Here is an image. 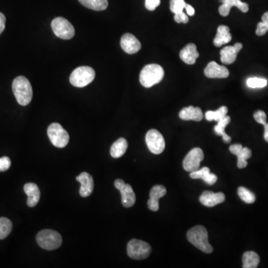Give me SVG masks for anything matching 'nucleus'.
<instances>
[{
  "label": "nucleus",
  "instance_id": "nucleus-1",
  "mask_svg": "<svg viewBox=\"0 0 268 268\" xmlns=\"http://www.w3.org/2000/svg\"><path fill=\"white\" fill-rule=\"evenodd\" d=\"M12 90L16 101L22 106L29 105L32 100L33 90L29 80L24 76H19L14 80Z\"/></svg>",
  "mask_w": 268,
  "mask_h": 268
},
{
  "label": "nucleus",
  "instance_id": "nucleus-2",
  "mask_svg": "<svg viewBox=\"0 0 268 268\" xmlns=\"http://www.w3.org/2000/svg\"><path fill=\"white\" fill-rule=\"evenodd\" d=\"M187 239L205 253H211L213 251V247L208 240L207 230L204 226L198 225L190 229L187 233Z\"/></svg>",
  "mask_w": 268,
  "mask_h": 268
},
{
  "label": "nucleus",
  "instance_id": "nucleus-3",
  "mask_svg": "<svg viewBox=\"0 0 268 268\" xmlns=\"http://www.w3.org/2000/svg\"><path fill=\"white\" fill-rule=\"evenodd\" d=\"M164 75L163 68L159 65L155 63L146 65L140 73V83L143 87L149 88L162 81Z\"/></svg>",
  "mask_w": 268,
  "mask_h": 268
},
{
  "label": "nucleus",
  "instance_id": "nucleus-4",
  "mask_svg": "<svg viewBox=\"0 0 268 268\" xmlns=\"http://www.w3.org/2000/svg\"><path fill=\"white\" fill-rule=\"evenodd\" d=\"M37 244L47 251L58 249L62 244V237L58 232L52 230H44L37 235Z\"/></svg>",
  "mask_w": 268,
  "mask_h": 268
},
{
  "label": "nucleus",
  "instance_id": "nucleus-5",
  "mask_svg": "<svg viewBox=\"0 0 268 268\" xmlns=\"http://www.w3.org/2000/svg\"><path fill=\"white\" fill-rule=\"evenodd\" d=\"M95 77V70L90 66H80L71 73L69 81L76 87H84L94 81Z\"/></svg>",
  "mask_w": 268,
  "mask_h": 268
},
{
  "label": "nucleus",
  "instance_id": "nucleus-6",
  "mask_svg": "<svg viewBox=\"0 0 268 268\" xmlns=\"http://www.w3.org/2000/svg\"><path fill=\"white\" fill-rule=\"evenodd\" d=\"M47 133L52 145L57 148H64L69 143V133L59 123L51 124Z\"/></svg>",
  "mask_w": 268,
  "mask_h": 268
},
{
  "label": "nucleus",
  "instance_id": "nucleus-7",
  "mask_svg": "<svg viewBox=\"0 0 268 268\" xmlns=\"http://www.w3.org/2000/svg\"><path fill=\"white\" fill-rule=\"evenodd\" d=\"M127 255L135 260H142L149 256L151 247L149 244L141 240L133 239L129 241L127 247Z\"/></svg>",
  "mask_w": 268,
  "mask_h": 268
},
{
  "label": "nucleus",
  "instance_id": "nucleus-8",
  "mask_svg": "<svg viewBox=\"0 0 268 268\" xmlns=\"http://www.w3.org/2000/svg\"><path fill=\"white\" fill-rule=\"evenodd\" d=\"M51 28L57 37L63 40H70L75 36V29L67 19L57 17L51 22Z\"/></svg>",
  "mask_w": 268,
  "mask_h": 268
},
{
  "label": "nucleus",
  "instance_id": "nucleus-9",
  "mask_svg": "<svg viewBox=\"0 0 268 268\" xmlns=\"http://www.w3.org/2000/svg\"><path fill=\"white\" fill-rule=\"evenodd\" d=\"M145 142L148 149L154 154H160L166 148L163 136L155 129H151L147 133Z\"/></svg>",
  "mask_w": 268,
  "mask_h": 268
},
{
  "label": "nucleus",
  "instance_id": "nucleus-10",
  "mask_svg": "<svg viewBox=\"0 0 268 268\" xmlns=\"http://www.w3.org/2000/svg\"><path fill=\"white\" fill-rule=\"evenodd\" d=\"M204 159L203 150L200 148H194L189 152L183 160V169L187 172H193L198 170Z\"/></svg>",
  "mask_w": 268,
  "mask_h": 268
},
{
  "label": "nucleus",
  "instance_id": "nucleus-11",
  "mask_svg": "<svg viewBox=\"0 0 268 268\" xmlns=\"http://www.w3.org/2000/svg\"><path fill=\"white\" fill-rule=\"evenodd\" d=\"M114 185L115 187L120 191L122 205L126 208L132 207L136 203V194L131 186L126 184L121 179L115 180Z\"/></svg>",
  "mask_w": 268,
  "mask_h": 268
},
{
  "label": "nucleus",
  "instance_id": "nucleus-12",
  "mask_svg": "<svg viewBox=\"0 0 268 268\" xmlns=\"http://www.w3.org/2000/svg\"><path fill=\"white\" fill-rule=\"evenodd\" d=\"M121 47L122 49L129 55H133L140 51L141 43L140 40L130 33H126L121 38Z\"/></svg>",
  "mask_w": 268,
  "mask_h": 268
},
{
  "label": "nucleus",
  "instance_id": "nucleus-13",
  "mask_svg": "<svg viewBox=\"0 0 268 268\" xmlns=\"http://www.w3.org/2000/svg\"><path fill=\"white\" fill-rule=\"evenodd\" d=\"M230 151L238 158L237 166L238 169H244L247 167V160L252 156V151L250 148L243 147L241 144H234L230 147Z\"/></svg>",
  "mask_w": 268,
  "mask_h": 268
},
{
  "label": "nucleus",
  "instance_id": "nucleus-14",
  "mask_svg": "<svg viewBox=\"0 0 268 268\" xmlns=\"http://www.w3.org/2000/svg\"><path fill=\"white\" fill-rule=\"evenodd\" d=\"M76 180L80 183V195L83 198L91 195L94 189V180L91 175L87 172H82L76 177Z\"/></svg>",
  "mask_w": 268,
  "mask_h": 268
},
{
  "label": "nucleus",
  "instance_id": "nucleus-15",
  "mask_svg": "<svg viewBox=\"0 0 268 268\" xmlns=\"http://www.w3.org/2000/svg\"><path fill=\"white\" fill-rule=\"evenodd\" d=\"M204 74L209 79H226L230 76L227 68L211 61L204 69Z\"/></svg>",
  "mask_w": 268,
  "mask_h": 268
},
{
  "label": "nucleus",
  "instance_id": "nucleus-16",
  "mask_svg": "<svg viewBox=\"0 0 268 268\" xmlns=\"http://www.w3.org/2000/svg\"><path fill=\"white\" fill-rule=\"evenodd\" d=\"M222 5L219 7V14L221 16H227L230 15V10L233 7L238 8L243 13H247L249 11V5L241 0H221Z\"/></svg>",
  "mask_w": 268,
  "mask_h": 268
},
{
  "label": "nucleus",
  "instance_id": "nucleus-17",
  "mask_svg": "<svg viewBox=\"0 0 268 268\" xmlns=\"http://www.w3.org/2000/svg\"><path fill=\"white\" fill-rule=\"evenodd\" d=\"M243 45L241 43H237L233 47L229 46V47H224L221 51V61L224 64H232L234 63L237 58L238 52L242 48Z\"/></svg>",
  "mask_w": 268,
  "mask_h": 268
},
{
  "label": "nucleus",
  "instance_id": "nucleus-18",
  "mask_svg": "<svg viewBox=\"0 0 268 268\" xmlns=\"http://www.w3.org/2000/svg\"><path fill=\"white\" fill-rule=\"evenodd\" d=\"M166 189L162 185L154 186L150 191V198L148 201V206L151 211L157 212L159 209V199L166 195Z\"/></svg>",
  "mask_w": 268,
  "mask_h": 268
},
{
  "label": "nucleus",
  "instance_id": "nucleus-19",
  "mask_svg": "<svg viewBox=\"0 0 268 268\" xmlns=\"http://www.w3.org/2000/svg\"><path fill=\"white\" fill-rule=\"evenodd\" d=\"M225 195L223 193L212 192L210 191H205L200 197V201L203 205L208 207H213L218 204H221L225 201Z\"/></svg>",
  "mask_w": 268,
  "mask_h": 268
},
{
  "label": "nucleus",
  "instance_id": "nucleus-20",
  "mask_svg": "<svg viewBox=\"0 0 268 268\" xmlns=\"http://www.w3.org/2000/svg\"><path fill=\"white\" fill-rule=\"evenodd\" d=\"M198 57L199 53L194 44H189L180 52V58L182 61L189 65L194 64Z\"/></svg>",
  "mask_w": 268,
  "mask_h": 268
},
{
  "label": "nucleus",
  "instance_id": "nucleus-21",
  "mask_svg": "<svg viewBox=\"0 0 268 268\" xmlns=\"http://www.w3.org/2000/svg\"><path fill=\"white\" fill-rule=\"evenodd\" d=\"M24 191L28 195L27 205L29 207H34L40 198V191L37 185L34 183H26L24 186Z\"/></svg>",
  "mask_w": 268,
  "mask_h": 268
},
{
  "label": "nucleus",
  "instance_id": "nucleus-22",
  "mask_svg": "<svg viewBox=\"0 0 268 268\" xmlns=\"http://www.w3.org/2000/svg\"><path fill=\"white\" fill-rule=\"evenodd\" d=\"M180 119L185 121L193 120L195 122H201L204 118L202 110L200 108H194L189 106L184 108L179 113Z\"/></svg>",
  "mask_w": 268,
  "mask_h": 268
},
{
  "label": "nucleus",
  "instance_id": "nucleus-23",
  "mask_svg": "<svg viewBox=\"0 0 268 268\" xmlns=\"http://www.w3.org/2000/svg\"><path fill=\"white\" fill-rule=\"evenodd\" d=\"M228 26H221L218 28L217 34L213 40L214 45L216 47H221L224 44H228L231 41L232 35L230 32Z\"/></svg>",
  "mask_w": 268,
  "mask_h": 268
},
{
  "label": "nucleus",
  "instance_id": "nucleus-24",
  "mask_svg": "<svg viewBox=\"0 0 268 268\" xmlns=\"http://www.w3.org/2000/svg\"><path fill=\"white\" fill-rule=\"evenodd\" d=\"M190 177L192 179H202L207 184L214 185L217 181L218 177L214 173H210V169L208 167H204L201 170L191 172Z\"/></svg>",
  "mask_w": 268,
  "mask_h": 268
},
{
  "label": "nucleus",
  "instance_id": "nucleus-25",
  "mask_svg": "<svg viewBox=\"0 0 268 268\" xmlns=\"http://www.w3.org/2000/svg\"><path fill=\"white\" fill-rule=\"evenodd\" d=\"M127 146H128V144H127V140L124 138H119L111 146V156L113 158H121L126 154Z\"/></svg>",
  "mask_w": 268,
  "mask_h": 268
},
{
  "label": "nucleus",
  "instance_id": "nucleus-26",
  "mask_svg": "<svg viewBox=\"0 0 268 268\" xmlns=\"http://www.w3.org/2000/svg\"><path fill=\"white\" fill-rule=\"evenodd\" d=\"M230 121H231V118L226 115L223 119L219 121L217 125L214 127V130H215V133H216L217 135L222 136L223 142H224L225 143H230V142H231V137L225 133V128H226V126H228L229 124H230Z\"/></svg>",
  "mask_w": 268,
  "mask_h": 268
},
{
  "label": "nucleus",
  "instance_id": "nucleus-27",
  "mask_svg": "<svg viewBox=\"0 0 268 268\" xmlns=\"http://www.w3.org/2000/svg\"><path fill=\"white\" fill-rule=\"evenodd\" d=\"M243 268H255L260 262V258L256 252L248 251L244 252L242 257Z\"/></svg>",
  "mask_w": 268,
  "mask_h": 268
},
{
  "label": "nucleus",
  "instance_id": "nucleus-28",
  "mask_svg": "<svg viewBox=\"0 0 268 268\" xmlns=\"http://www.w3.org/2000/svg\"><path fill=\"white\" fill-rule=\"evenodd\" d=\"M79 1L86 8L97 12L104 11L108 7V0H79Z\"/></svg>",
  "mask_w": 268,
  "mask_h": 268
},
{
  "label": "nucleus",
  "instance_id": "nucleus-29",
  "mask_svg": "<svg viewBox=\"0 0 268 268\" xmlns=\"http://www.w3.org/2000/svg\"><path fill=\"white\" fill-rule=\"evenodd\" d=\"M227 112H228L227 107L222 106L218 110H209L205 112V119L209 121V122H212V121L219 122V121L221 120L222 119H223L226 116Z\"/></svg>",
  "mask_w": 268,
  "mask_h": 268
},
{
  "label": "nucleus",
  "instance_id": "nucleus-30",
  "mask_svg": "<svg viewBox=\"0 0 268 268\" xmlns=\"http://www.w3.org/2000/svg\"><path fill=\"white\" fill-rule=\"evenodd\" d=\"M12 222L7 218H0V239H5L12 233Z\"/></svg>",
  "mask_w": 268,
  "mask_h": 268
},
{
  "label": "nucleus",
  "instance_id": "nucleus-31",
  "mask_svg": "<svg viewBox=\"0 0 268 268\" xmlns=\"http://www.w3.org/2000/svg\"><path fill=\"white\" fill-rule=\"evenodd\" d=\"M238 194L240 198L247 204H253L255 201V194L246 189L245 187H239L238 189Z\"/></svg>",
  "mask_w": 268,
  "mask_h": 268
},
{
  "label": "nucleus",
  "instance_id": "nucleus-32",
  "mask_svg": "<svg viewBox=\"0 0 268 268\" xmlns=\"http://www.w3.org/2000/svg\"><path fill=\"white\" fill-rule=\"evenodd\" d=\"M247 84L251 88H263L268 84V80L262 78H251L247 79Z\"/></svg>",
  "mask_w": 268,
  "mask_h": 268
},
{
  "label": "nucleus",
  "instance_id": "nucleus-33",
  "mask_svg": "<svg viewBox=\"0 0 268 268\" xmlns=\"http://www.w3.org/2000/svg\"><path fill=\"white\" fill-rule=\"evenodd\" d=\"M187 2L185 0H170V10L172 13L177 14L183 12Z\"/></svg>",
  "mask_w": 268,
  "mask_h": 268
},
{
  "label": "nucleus",
  "instance_id": "nucleus-34",
  "mask_svg": "<svg viewBox=\"0 0 268 268\" xmlns=\"http://www.w3.org/2000/svg\"><path fill=\"white\" fill-rule=\"evenodd\" d=\"M254 119L258 123L262 124L264 126L267 124V116L264 111L258 110L253 115Z\"/></svg>",
  "mask_w": 268,
  "mask_h": 268
},
{
  "label": "nucleus",
  "instance_id": "nucleus-35",
  "mask_svg": "<svg viewBox=\"0 0 268 268\" xmlns=\"http://www.w3.org/2000/svg\"><path fill=\"white\" fill-rule=\"evenodd\" d=\"M12 166V161L8 157L0 158V172L8 170Z\"/></svg>",
  "mask_w": 268,
  "mask_h": 268
},
{
  "label": "nucleus",
  "instance_id": "nucleus-36",
  "mask_svg": "<svg viewBox=\"0 0 268 268\" xmlns=\"http://www.w3.org/2000/svg\"><path fill=\"white\" fill-rule=\"evenodd\" d=\"M174 20L175 22L177 23H184V24H187L189 22V16L188 15H187V14H185L184 12H180V13L175 14Z\"/></svg>",
  "mask_w": 268,
  "mask_h": 268
},
{
  "label": "nucleus",
  "instance_id": "nucleus-37",
  "mask_svg": "<svg viewBox=\"0 0 268 268\" xmlns=\"http://www.w3.org/2000/svg\"><path fill=\"white\" fill-rule=\"evenodd\" d=\"M145 5L148 11L152 12L160 5V0H145Z\"/></svg>",
  "mask_w": 268,
  "mask_h": 268
},
{
  "label": "nucleus",
  "instance_id": "nucleus-38",
  "mask_svg": "<svg viewBox=\"0 0 268 268\" xmlns=\"http://www.w3.org/2000/svg\"><path fill=\"white\" fill-rule=\"evenodd\" d=\"M268 32V27L263 23V22H260L257 25L256 31H255V34L258 36H263L266 34Z\"/></svg>",
  "mask_w": 268,
  "mask_h": 268
},
{
  "label": "nucleus",
  "instance_id": "nucleus-39",
  "mask_svg": "<svg viewBox=\"0 0 268 268\" xmlns=\"http://www.w3.org/2000/svg\"><path fill=\"white\" fill-rule=\"evenodd\" d=\"M5 21H6V18L5 15L0 12V34H2L5 30Z\"/></svg>",
  "mask_w": 268,
  "mask_h": 268
},
{
  "label": "nucleus",
  "instance_id": "nucleus-40",
  "mask_svg": "<svg viewBox=\"0 0 268 268\" xmlns=\"http://www.w3.org/2000/svg\"><path fill=\"white\" fill-rule=\"evenodd\" d=\"M185 10L187 11V15L188 16H194V14H195V11H194V8L191 6V5H189V4H186L185 5Z\"/></svg>",
  "mask_w": 268,
  "mask_h": 268
},
{
  "label": "nucleus",
  "instance_id": "nucleus-41",
  "mask_svg": "<svg viewBox=\"0 0 268 268\" xmlns=\"http://www.w3.org/2000/svg\"><path fill=\"white\" fill-rule=\"evenodd\" d=\"M262 21L268 27V12L264 14L262 17Z\"/></svg>",
  "mask_w": 268,
  "mask_h": 268
},
{
  "label": "nucleus",
  "instance_id": "nucleus-42",
  "mask_svg": "<svg viewBox=\"0 0 268 268\" xmlns=\"http://www.w3.org/2000/svg\"><path fill=\"white\" fill-rule=\"evenodd\" d=\"M264 138L268 142V123L265 126V133H264Z\"/></svg>",
  "mask_w": 268,
  "mask_h": 268
}]
</instances>
